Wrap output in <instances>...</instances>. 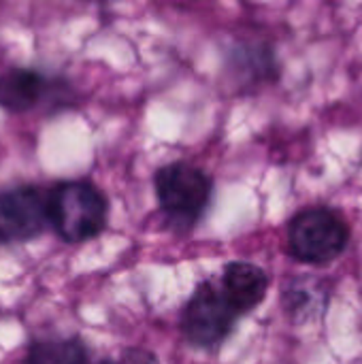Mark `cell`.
Wrapping results in <instances>:
<instances>
[{
	"mask_svg": "<svg viewBox=\"0 0 362 364\" xmlns=\"http://www.w3.org/2000/svg\"><path fill=\"white\" fill-rule=\"evenodd\" d=\"M269 290V275L252 262H230L222 275V292L230 307L243 316L256 309Z\"/></svg>",
	"mask_w": 362,
	"mask_h": 364,
	"instance_id": "obj_6",
	"label": "cell"
},
{
	"mask_svg": "<svg viewBox=\"0 0 362 364\" xmlns=\"http://www.w3.org/2000/svg\"><path fill=\"white\" fill-rule=\"evenodd\" d=\"M47 222V196L41 190L21 186L0 192V241H30Z\"/></svg>",
	"mask_w": 362,
	"mask_h": 364,
	"instance_id": "obj_5",
	"label": "cell"
},
{
	"mask_svg": "<svg viewBox=\"0 0 362 364\" xmlns=\"http://www.w3.org/2000/svg\"><path fill=\"white\" fill-rule=\"evenodd\" d=\"M348 222L329 207H307L288 226V250L303 264L333 262L348 250Z\"/></svg>",
	"mask_w": 362,
	"mask_h": 364,
	"instance_id": "obj_2",
	"label": "cell"
},
{
	"mask_svg": "<svg viewBox=\"0 0 362 364\" xmlns=\"http://www.w3.org/2000/svg\"><path fill=\"white\" fill-rule=\"evenodd\" d=\"M45 92V79L30 68H11L0 75V107L11 113H23L38 105Z\"/></svg>",
	"mask_w": 362,
	"mask_h": 364,
	"instance_id": "obj_7",
	"label": "cell"
},
{
	"mask_svg": "<svg viewBox=\"0 0 362 364\" xmlns=\"http://www.w3.org/2000/svg\"><path fill=\"white\" fill-rule=\"evenodd\" d=\"M211 177L186 162H173L156 173V194L166 218L181 226H192L211 200Z\"/></svg>",
	"mask_w": 362,
	"mask_h": 364,
	"instance_id": "obj_3",
	"label": "cell"
},
{
	"mask_svg": "<svg viewBox=\"0 0 362 364\" xmlns=\"http://www.w3.org/2000/svg\"><path fill=\"white\" fill-rule=\"evenodd\" d=\"M26 364H90V358L79 341L58 339L34 343Z\"/></svg>",
	"mask_w": 362,
	"mask_h": 364,
	"instance_id": "obj_8",
	"label": "cell"
},
{
	"mask_svg": "<svg viewBox=\"0 0 362 364\" xmlns=\"http://www.w3.org/2000/svg\"><path fill=\"white\" fill-rule=\"evenodd\" d=\"M47 215L49 224L64 241L81 243L105 230L109 205L102 192L92 183L64 181L47 196Z\"/></svg>",
	"mask_w": 362,
	"mask_h": 364,
	"instance_id": "obj_1",
	"label": "cell"
},
{
	"mask_svg": "<svg viewBox=\"0 0 362 364\" xmlns=\"http://www.w3.org/2000/svg\"><path fill=\"white\" fill-rule=\"evenodd\" d=\"M239 314L226 301L222 288L203 284L188 301L181 318L186 339L203 350L218 348L235 328Z\"/></svg>",
	"mask_w": 362,
	"mask_h": 364,
	"instance_id": "obj_4",
	"label": "cell"
}]
</instances>
